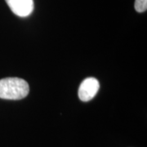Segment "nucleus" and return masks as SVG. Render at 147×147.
Masks as SVG:
<instances>
[{"instance_id":"4","label":"nucleus","mask_w":147,"mask_h":147,"mask_svg":"<svg viewBox=\"0 0 147 147\" xmlns=\"http://www.w3.org/2000/svg\"><path fill=\"white\" fill-rule=\"evenodd\" d=\"M147 0H135V9L138 12H144L146 11Z\"/></svg>"},{"instance_id":"2","label":"nucleus","mask_w":147,"mask_h":147,"mask_svg":"<svg viewBox=\"0 0 147 147\" xmlns=\"http://www.w3.org/2000/svg\"><path fill=\"white\" fill-rule=\"evenodd\" d=\"M100 88L98 80L95 78H87L80 84L79 88V97L82 101H88L96 95Z\"/></svg>"},{"instance_id":"1","label":"nucleus","mask_w":147,"mask_h":147,"mask_svg":"<svg viewBox=\"0 0 147 147\" xmlns=\"http://www.w3.org/2000/svg\"><path fill=\"white\" fill-rule=\"evenodd\" d=\"M30 92L29 84L19 78H6L0 80V98L6 100H21Z\"/></svg>"},{"instance_id":"3","label":"nucleus","mask_w":147,"mask_h":147,"mask_svg":"<svg viewBox=\"0 0 147 147\" xmlns=\"http://www.w3.org/2000/svg\"><path fill=\"white\" fill-rule=\"evenodd\" d=\"M11 11L16 16L26 17L30 16L34 10L33 0H5Z\"/></svg>"}]
</instances>
